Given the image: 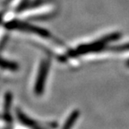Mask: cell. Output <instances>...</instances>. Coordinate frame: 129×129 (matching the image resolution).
<instances>
[{"label": "cell", "instance_id": "1", "mask_svg": "<svg viewBox=\"0 0 129 129\" xmlns=\"http://www.w3.org/2000/svg\"><path fill=\"white\" fill-rule=\"evenodd\" d=\"M120 37H121V34L119 33H114L112 34V35H108L107 36H105L104 38H102L99 40L78 46L77 48L70 51L69 55L71 56V57H76V56L86 55V54L89 53L100 52V51L103 50L107 47L108 44H110L112 41H115Z\"/></svg>", "mask_w": 129, "mask_h": 129}, {"label": "cell", "instance_id": "2", "mask_svg": "<svg viewBox=\"0 0 129 129\" xmlns=\"http://www.w3.org/2000/svg\"><path fill=\"white\" fill-rule=\"evenodd\" d=\"M6 27L8 29H17V30H21L24 32H28V33H31L34 35H37L41 37H50V33L47 30L41 29V28L34 26L32 24H27V23L19 21V20H14L11 22H8L6 24Z\"/></svg>", "mask_w": 129, "mask_h": 129}, {"label": "cell", "instance_id": "3", "mask_svg": "<svg viewBox=\"0 0 129 129\" xmlns=\"http://www.w3.org/2000/svg\"><path fill=\"white\" fill-rule=\"evenodd\" d=\"M50 62L49 60H42V62H41L40 66L35 84V93L37 96H41L44 92L46 79H47L48 76V72L49 70H50Z\"/></svg>", "mask_w": 129, "mask_h": 129}, {"label": "cell", "instance_id": "4", "mask_svg": "<svg viewBox=\"0 0 129 129\" xmlns=\"http://www.w3.org/2000/svg\"><path fill=\"white\" fill-rule=\"evenodd\" d=\"M17 116H18V117H19L20 122L29 128H30V129H42L40 126L37 124V123L35 122V121L32 120L31 118H29L28 116L25 115L24 113L18 111Z\"/></svg>", "mask_w": 129, "mask_h": 129}, {"label": "cell", "instance_id": "5", "mask_svg": "<svg viewBox=\"0 0 129 129\" xmlns=\"http://www.w3.org/2000/svg\"><path fill=\"white\" fill-rule=\"evenodd\" d=\"M79 116H80L79 111H74V112H72L71 114L70 115L69 117L66 119L62 129H71L72 127L74 126L75 122L78 119Z\"/></svg>", "mask_w": 129, "mask_h": 129}, {"label": "cell", "instance_id": "6", "mask_svg": "<svg viewBox=\"0 0 129 129\" xmlns=\"http://www.w3.org/2000/svg\"><path fill=\"white\" fill-rule=\"evenodd\" d=\"M0 68L9 70V71H16L18 70V64L12 61H9L0 58Z\"/></svg>", "mask_w": 129, "mask_h": 129}, {"label": "cell", "instance_id": "7", "mask_svg": "<svg viewBox=\"0 0 129 129\" xmlns=\"http://www.w3.org/2000/svg\"><path fill=\"white\" fill-rule=\"evenodd\" d=\"M110 50L115 52H123V51L129 50V43L123 44V45H119L117 46H112L110 47Z\"/></svg>", "mask_w": 129, "mask_h": 129}, {"label": "cell", "instance_id": "8", "mask_svg": "<svg viewBox=\"0 0 129 129\" xmlns=\"http://www.w3.org/2000/svg\"><path fill=\"white\" fill-rule=\"evenodd\" d=\"M127 66L129 67V60H127Z\"/></svg>", "mask_w": 129, "mask_h": 129}, {"label": "cell", "instance_id": "9", "mask_svg": "<svg viewBox=\"0 0 129 129\" xmlns=\"http://www.w3.org/2000/svg\"><path fill=\"white\" fill-rule=\"evenodd\" d=\"M0 22H1V18H0Z\"/></svg>", "mask_w": 129, "mask_h": 129}]
</instances>
